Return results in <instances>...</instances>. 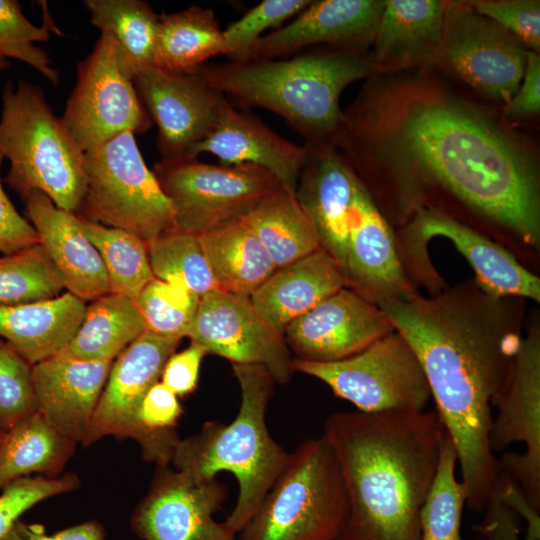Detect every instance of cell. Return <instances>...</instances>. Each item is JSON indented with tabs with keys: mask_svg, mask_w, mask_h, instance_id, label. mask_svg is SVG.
Listing matches in <instances>:
<instances>
[{
	"mask_svg": "<svg viewBox=\"0 0 540 540\" xmlns=\"http://www.w3.org/2000/svg\"><path fill=\"white\" fill-rule=\"evenodd\" d=\"M2 432H3V430L0 429V436H1Z\"/></svg>",
	"mask_w": 540,
	"mask_h": 540,
	"instance_id": "11a10c76",
	"label": "cell"
},
{
	"mask_svg": "<svg viewBox=\"0 0 540 540\" xmlns=\"http://www.w3.org/2000/svg\"><path fill=\"white\" fill-rule=\"evenodd\" d=\"M394 330L378 305L344 287L293 320L284 338L296 359L333 362L361 352Z\"/></svg>",
	"mask_w": 540,
	"mask_h": 540,
	"instance_id": "ffe728a7",
	"label": "cell"
},
{
	"mask_svg": "<svg viewBox=\"0 0 540 540\" xmlns=\"http://www.w3.org/2000/svg\"><path fill=\"white\" fill-rule=\"evenodd\" d=\"M75 444L38 411L22 417L0 436V491L32 473L57 474L72 455Z\"/></svg>",
	"mask_w": 540,
	"mask_h": 540,
	"instance_id": "1f68e13d",
	"label": "cell"
},
{
	"mask_svg": "<svg viewBox=\"0 0 540 540\" xmlns=\"http://www.w3.org/2000/svg\"><path fill=\"white\" fill-rule=\"evenodd\" d=\"M84 153L87 185L74 214L146 243L177 230L172 204L146 166L133 133L118 134Z\"/></svg>",
	"mask_w": 540,
	"mask_h": 540,
	"instance_id": "ba28073f",
	"label": "cell"
},
{
	"mask_svg": "<svg viewBox=\"0 0 540 540\" xmlns=\"http://www.w3.org/2000/svg\"><path fill=\"white\" fill-rule=\"evenodd\" d=\"M145 331L146 323L136 302L109 292L86 306L78 330L57 356L81 361H113Z\"/></svg>",
	"mask_w": 540,
	"mask_h": 540,
	"instance_id": "f1b7e54d",
	"label": "cell"
},
{
	"mask_svg": "<svg viewBox=\"0 0 540 540\" xmlns=\"http://www.w3.org/2000/svg\"><path fill=\"white\" fill-rule=\"evenodd\" d=\"M496 484L505 504L527 523V532L523 540H539V511L531 505L519 485L504 472L500 471Z\"/></svg>",
	"mask_w": 540,
	"mask_h": 540,
	"instance_id": "816d5d0a",
	"label": "cell"
},
{
	"mask_svg": "<svg viewBox=\"0 0 540 540\" xmlns=\"http://www.w3.org/2000/svg\"><path fill=\"white\" fill-rule=\"evenodd\" d=\"M484 511L482 523L474 527L480 536L485 540H520L517 514L501 498L496 482Z\"/></svg>",
	"mask_w": 540,
	"mask_h": 540,
	"instance_id": "681fc988",
	"label": "cell"
},
{
	"mask_svg": "<svg viewBox=\"0 0 540 540\" xmlns=\"http://www.w3.org/2000/svg\"><path fill=\"white\" fill-rule=\"evenodd\" d=\"M104 530L95 521H88L49 535L39 524L17 521L0 540H103Z\"/></svg>",
	"mask_w": 540,
	"mask_h": 540,
	"instance_id": "f907efd6",
	"label": "cell"
},
{
	"mask_svg": "<svg viewBox=\"0 0 540 540\" xmlns=\"http://www.w3.org/2000/svg\"><path fill=\"white\" fill-rule=\"evenodd\" d=\"M3 156L0 153V166ZM39 244L32 224L21 216L3 189L0 177V253L12 254Z\"/></svg>",
	"mask_w": 540,
	"mask_h": 540,
	"instance_id": "7dc6e473",
	"label": "cell"
},
{
	"mask_svg": "<svg viewBox=\"0 0 540 540\" xmlns=\"http://www.w3.org/2000/svg\"><path fill=\"white\" fill-rule=\"evenodd\" d=\"M200 296L179 283L153 278L135 301L147 331L182 339L193 322Z\"/></svg>",
	"mask_w": 540,
	"mask_h": 540,
	"instance_id": "f35d334b",
	"label": "cell"
},
{
	"mask_svg": "<svg viewBox=\"0 0 540 540\" xmlns=\"http://www.w3.org/2000/svg\"><path fill=\"white\" fill-rule=\"evenodd\" d=\"M540 111V58L528 51L522 81L517 92L505 104V118L516 120L538 115Z\"/></svg>",
	"mask_w": 540,
	"mask_h": 540,
	"instance_id": "c3c4849f",
	"label": "cell"
},
{
	"mask_svg": "<svg viewBox=\"0 0 540 540\" xmlns=\"http://www.w3.org/2000/svg\"><path fill=\"white\" fill-rule=\"evenodd\" d=\"M333 145L383 215L401 225L447 200L539 248L535 154L424 69L369 77L342 111Z\"/></svg>",
	"mask_w": 540,
	"mask_h": 540,
	"instance_id": "6da1fadb",
	"label": "cell"
},
{
	"mask_svg": "<svg viewBox=\"0 0 540 540\" xmlns=\"http://www.w3.org/2000/svg\"><path fill=\"white\" fill-rule=\"evenodd\" d=\"M481 15L493 20L530 51L540 49V2L538 0L470 1Z\"/></svg>",
	"mask_w": 540,
	"mask_h": 540,
	"instance_id": "ee69618b",
	"label": "cell"
},
{
	"mask_svg": "<svg viewBox=\"0 0 540 540\" xmlns=\"http://www.w3.org/2000/svg\"><path fill=\"white\" fill-rule=\"evenodd\" d=\"M180 339L145 331L112 363L105 386L82 442L89 446L106 436L135 440L146 461L169 465L170 457L139 421V410L147 392L160 381L167 359Z\"/></svg>",
	"mask_w": 540,
	"mask_h": 540,
	"instance_id": "9a60e30c",
	"label": "cell"
},
{
	"mask_svg": "<svg viewBox=\"0 0 540 540\" xmlns=\"http://www.w3.org/2000/svg\"><path fill=\"white\" fill-rule=\"evenodd\" d=\"M218 288L250 297L277 269L254 232L242 221L199 235Z\"/></svg>",
	"mask_w": 540,
	"mask_h": 540,
	"instance_id": "f546056e",
	"label": "cell"
},
{
	"mask_svg": "<svg viewBox=\"0 0 540 540\" xmlns=\"http://www.w3.org/2000/svg\"><path fill=\"white\" fill-rule=\"evenodd\" d=\"M343 274L346 288L381 305L416 293L401 262L396 236L371 194L350 232Z\"/></svg>",
	"mask_w": 540,
	"mask_h": 540,
	"instance_id": "603a6c76",
	"label": "cell"
},
{
	"mask_svg": "<svg viewBox=\"0 0 540 540\" xmlns=\"http://www.w3.org/2000/svg\"><path fill=\"white\" fill-rule=\"evenodd\" d=\"M473 540H485L482 536L478 535L477 537H475Z\"/></svg>",
	"mask_w": 540,
	"mask_h": 540,
	"instance_id": "db71d44e",
	"label": "cell"
},
{
	"mask_svg": "<svg viewBox=\"0 0 540 540\" xmlns=\"http://www.w3.org/2000/svg\"><path fill=\"white\" fill-rule=\"evenodd\" d=\"M91 23L114 43L123 71L132 79L154 66L159 16L140 0H86Z\"/></svg>",
	"mask_w": 540,
	"mask_h": 540,
	"instance_id": "836d02e7",
	"label": "cell"
},
{
	"mask_svg": "<svg viewBox=\"0 0 540 540\" xmlns=\"http://www.w3.org/2000/svg\"><path fill=\"white\" fill-rule=\"evenodd\" d=\"M310 3L309 0H264L248 10L223 30L228 61L248 60L251 49L265 30L280 28Z\"/></svg>",
	"mask_w": 540,
	"mask_h": 540,
	"instance_id": "60d3db41",
	"label": "cell"
},
{
	"mask_svg": "<svg viewBox=\"0 0 540 540\" xmlns=\"http://www.w3.org/2000/svg\"><path fill=\"white\" fill-rule=\"evenodd\" d=\"M306 146L307 157L295 195L317 233L320 247L343 272L349 235L369 191L334 145Z\"/></svg>",
	"mask_w": 540,
	"mask_h": 540,
	"instance_id": "d6986e66",
	"label": "cell"
},
{
	"mask_svg": "<svg viewBox=\"0 0 540 540\" xmlns=\"http://www.w3.org/2000/svg\"><path fill=\"white\" fill-rule=\"evenodd\" d=\"M78 486L74 474L59 478L22 477L6 485L0 494V539L34 505L52 496L71 491Z\"/></svg>",
	"mask_w": 540,
	"mask_h": 540,
	"instance_id": "7bdbcfd3",
	"label": "cell"
},
{
	"mask_svg": "<svg viewBox=\"0 0 540 540\" xmlns=\"http://www.w3.org/2000/svg\"><path fill=\"white\" fill-rule=\"evenodd\" d=\"M292 368L321 380L363 413L423 412L431 399L416 354L396 330L348 358L333 362L294 358Z\"/></svg>",
	"mask_w": 540,
	"mask_h": 540,
	"instance_id": "9c48e42d",
	"label": "cell"
},
{
	"mask_svg": "<svg viewBox=\"0 0 540 540\" xmlns=\"http://www.w3.org/2000/svg\"><path fill=\"white\" fill-rule=\"evenodd\" d=\"M307 152L306 145L288 141L227 102L214 130L187 157L211 153L221 165L254 164L272 173L286 190L295 193Z\"/></svg>",
	"mask_w": 540,
	"mask_h": 540,
	"instance_id": "484cf974",
	"label": "cell"
},
{
	"mask_svg": "<svg viewBox=\"0 0 540 540\" xmlns=\"http://www.w3.org/2000/svg\"><path fill=\"white\" fill-rule=\"evenodd\" d=\"M85 310V301L69 292L49 300L0 306V337L34 365L67 346Z\"/></svg>",
	"mask_w": 540,
	"mask_h": 540,
	"instance_id": "83f0119b",
	"label": "cell"
},
{
	"mask_svg": "<svg viewBox=\"0 0 540 540\" xmlns=\"http://www.w3.org/2000/svg\"><path fill=\"white\" fill-rule=\"evenodd\" d=\"M63 289L40 244L0 257V306L53 299Z\"/></svg>",
	"mask_w": 540,
	"mask_h": 540,
	"instance_id": "74e56055",
	"label": "cell"
},
{
	"mask_svg": "<svg viewBox=\"0 0 540 540\" xmlns=\"http://www.w3.org/2000/svg\"><path fill=\"white\" fill-rule=\"evenodd\" d=\"M112 363L55 356L34 364L37 411L61 435L82 443Z\"/></svg>",
	"mask_w": 540,
	"mask_h": 540,
	"instance_id": "d4e9b609",
	"label": "cell"
},
{
	"mask_svg": "<svg viewBox=\"0 0 540 540\" xmlns=\"http://www.w3.org/2000/svg\"><path fill=\"white\" fill-rule=\"evenodd\" d=\"M153 173L172 204L177 229L196 235L242 220L281 186L260 166L214 165L197 157L161 160Z\"/></svg>",
	"mask_w": 540,
	"mask_h": 540,
	"instance_id": "30bf717a",
	"label": "cell"
},
{
	"mask_svg": "<svg viewBox=\"0 0 540 540\" xmlns=\"http://www.w3.org/2000/svg\"><path fill=\"white\" fill-rule=\"evenodd\" d=\"M527 52L470 2H447L437 65L479 94L507 104L522 81Z\"/></svg>",
	"mask_w": 540,
	"mask_h": 540,
	"instance_id": "5bb4252c",
	"label": "cell"
},
{
	"mask_svg": "<svg viewBox=\"0 0 540 540\" xmlns=\"http://www.w3.org/2000/svg\"><path fill=\"white\" fill-rule=\"evenodd\" d=\"M397 248L403 267L424 275L427 286L440 291L445 286L427 255V244L434 237L449 239L475 273L474 280L487 293L540 301V278L523 266L501 244L466 223L434 209L416 212L404 225Z\"/></svg>",
	"mask_w": 540,
	"mask_h": 540,
	"instance_id": "8fae6325",
	"label": "cell"
},
{
	"mask_svg": "<svg viewBox=\"0 0 540 540\" xmlns=\"http://www.w3.org/2000/svg\"><path fill=\"white\" fill-rule=\"evenodd\" d=\"M346 287L342 269L323 248L274 273L250 295L257 311L284 335L287 326Z\"/></svg>",
	"mask_w": 540,
	"mask_h": 540,
	"instance_id": "4316f807",
	"label": "cell"
},
{
	"mask_svg": "<svg viewBox=\"0 0 540 540\" xmlns=\"http://www.w3.org/2000/svg\"><path fill=\"white\" fill-rule=\"evenodd\" d=\"M181 414L182 407L178 397L160 381L147 392L139 410V421L142 427L155 439L170 459L180 440L176 426Z\"/></svg>",
	"mask_w": 540,
	"mask_h": 540,
	"instance_id": "f6af8a7d",
	"label": "cell"
},
{
	"mask_svg": "<svg viewBox=\"0 0 540 540\" xmlns=\"http://www.w3.org/2000/svg\"><path fill=\"white\" fill-rule=\"evenodd\" d=\"M241 403L228 424L207 421L195 434L180 439L174 449L173 468L195 481L233 474L238 483L234 508L224 521L236 535L251 519L264 496L285 467L290 453L270 434L266 410L275 380L258 364H232Z\"/></svg>",
	"mask_w": 540,
	"mask_h": 540,
	"instance_id": "5b68a950",
	"label": "cell"
},
{
	"mask_svg": "<svg viewBox=\"0 0 540 540\" xmlns=\"http://www.w3.org/2000/svg\"><path fill=\"white\" fill-rule=\"evenodd\" d=\"M242 221L257 236L276 268L320 248L317 233L295 193L282 185L266 196Z\"/></svg>",
	"mask_w": 540,
	"mask_h": 540,
	"instance_id": "d6a6232c",
	"label": "cell"
},
{
	"mask_svg": "<svg viewBox=\"0 0 540 540\" xmlns=\"http://www.w3.org/2000/svg\"><path fill=\"white\" fill-rule=\"evenodd\" d=\"M226 53L223 30L210 9L192 6L159 16L154 66L172 73H194Z\"/></svg>",
	"mask_w": 540,
	"mask_h": 540,
	"instance_id": "4dcf8cb0",
	"label": "cell"
},
{
	"mask_svg": "<svg viewBox=\"0 0 540 540\" xmlns=\"http://www.w3.org/2000/svg\"><path fill=\"white\" fill-rule=\"evenodd\" d=\"M457 464L456 450L445 431L436 474L420 513L419 540H462L460 528L466 492L455 475Z\"/></svg>",
	"mask_w": 540,
	"mask_h": 540,
	"instance_id": "d590c367",
	"label": "cell"
},
{
	"mask_svg": "<svg viewBox=\"0 0 540 540\" xmlns=\"http://www.w3.org/2000/svg\"><path fill=\"white\" fill-rule=\"evenodd\" d=\"M48 39L47 28L26 19L17 1L0 0V55L27 63L56 85L59 76L47 53L33 45Z\"/></svg>",
	"mask_w": 540,
	"mask_h": 540,
	"instance_id": "ab89813d",
	"label": "cell"
},
{
	"mask_svg": "<svg viewBox=\"0 0 540 540\" xmlns=\"http://www.w3.org/2000/svg\"><path fill=\"white\" fill-rule=\"evenodd\" d=\"M523 301L489 294L472 279L379 305L422 366L457 453L466 505L477 513L500 473L489 443L492 408L524 334Z\"/></svg>",
	"mask_w": 540,
	"mask_h": 540,
	"instance_id": "7a4b0ae2",
	"label": "cell"
},
{
	"mask_svg": "<svg viewBox=\"0 0 540 540\" xmlns=\"http://www.w3.org/2000/svg\"><path fill=\"white\" fill-rule=\"evenodd\" d=\"M196 73L209 87L243 107L270 110L288 122L306 145H333L351 83L372 76L368 54L332 49L272 60L204 64Z\"/></svg>",
	"mask_w": 540,
	"mask_h": 540,
	"instance_id": "277c9868",
	"label": "cell"
},
{
	"mask_svg": "<svg viewBox=\"0 0 540 540\" xmlns=\"http://www.w3.org/2000/svg\"><path fill=\"white\" fill-rule=\"evenodd\" d=\"M227 494L226 485L216 478L195 481L168 465L158 466L132 515V529L144 540H237L214 518Z\"/></svg>",
	"mask_w": 540,
	"mask_h": 540,
	"instance_id": "e0dca14e",
	"label": "cell"
},
{
	"mask_svg": "<svg viewBox=\"0 0 540 540\" xmlns=\"http://www.w3.org/2000/svg\"><path fill=\"white\" fill-rule=\"evenodd\" d=\"M133 81L157 125L161 160L187 157L214 130L228 102L196 73H172L152 66Z\"/></svg>",
	"mask_w": 540,
	"mask_h": 540,
	"instance_id": "ac0fdd59",
	"label": "cell"
},
{
	"mask_svg": "<svg viewBox=\"0 0 540 540\" xmlns=\"http://www.w3.org/2000/svg\"><path fill=\"white\" fill-rule=\"evenodd\" d=\"M497 415L489 435L494 454L511 444L525 452H507L500 471L515 481L531 505L540 510V319L532 314L515 354L508 380L493 403Z\"/></svg>",
	"mask_w": 540,
	"mask_h": 540,
	"instance_id": "4fadbf2b",
	"label": "cell"
},
{
	"mask_svg": "<svg viewBox=\"0 0 540 540\" xmlns=\"http://www.w3.org/2000/svg\"><path fill=\"white\" fill-rule=\"evenodd\" d=\"M8 62L5 60L3 56L0 55V69H5L8 67Z\"/></svg>",
	"mask_w": 540,
	"mask_h": 540,
	"instance_id": "f5cc1de1",
	"label": "cell"
},
{
	"mask_svg": "<svg viewBox=\"0 0 540 540\" xmlns=\"http://www.w3.org/2000/svg\"><path fill=\"white\" fill-rule=\"evenodd\" d=\"M384 5L382 0L311 1L287 25L261 36L248 60L286 58L316 44L361 51L372 43Z\"/></svg>",
	"mask_w": 540,
	"mask_h": 540,
	"instance_id": "44dd1931",
	"label": "cell"
},
{
	"mask_svg": "<svg viewBox=\"0 0 540 540\" xmlns=\"http://www.w3.org/2000/svg\"><path fill=\"white\" fill-rule=\"evenodd\" d=\"M147 249L155 278L182 284L200 297L218 288L199 235L177 229L147 243Z\"/></svg>",
	"mask_w": 540,
	"mask_h": 540,
	"instance_id": "8d00e7d4",
	"label": "cell"
},
{
	"mask_svg": "<svg viewBox=\"0 0 540 540\" xmlns=\"http://www.w3.org/2000/svg\"><path fill=\"white\" fill-rule=\"evenodd\" d=\"M33 365L0 337V429L37 411Z\"/></svg>",
	"mask_w": 540,
	"mask_h": 540,
	"instance_id": "b9f144b4",
	"label": "cell"
},
{
	"mask_svg": "<svg viewBox=\"0 0 540 540\" xmlns=\"http://www.w3.org/2000/svg\"><path fill=\"white\" fill-rule=\"evenodd\" d=\"M27 220L67 292L93 301L110 292L106 270L95 246L79 227L76 215L56 207L34 190L24 198Z\"/></svg>",
	"mask_w": 540,
	"mask_h": 540,
	"instance_id": "7402d4cb",
	"label": "cell"
},
{
	"mask_svg": "<svg viewBox=\"0 0 540 540\" xmlns=\"http://www.w3.org/2000/svg\"><path fill=\"white\" fill-rule=\"evenodd\" d=\"M206 354L202 347L192 342L184 350L174 352L164 365L160 382L177 397L191 394L197 388L201 362Z\"/></svg>",
	"mask_w": 540,
	"mask_h": 540,
	"instance_id": "bcb514c9",
	"label": "cell"
},
{
	"mask_svg": "<svg viewBox=\"0 0 540 540\" xmlns=\"http://www.w3.org/2000/svg\"><path fill=\"white\" fill-rule=\"evenodd\" d=\"M445 428L436 411L328 416L348 511L338 540H419Z\"/></svg>",
	"mask_w": 540,
	"mask_h": 540,
	"instance_id": "3957f363",
	"label": "cell"
},
{
	"mask_svg": "<svg viewBox=\"0 0 540 540\" xmlns=\"http://www.w3.org/2000/svg\"><path fill=\"white\" fill-rule=\"evenodd\" d=\"M61 120L83 152L123 132L144 133L152 126L108 36L101 34L92 52L78 64L76 84Z\"/></svg>",
	"mask_w": 540,
	"mask_h": 540,
	"instance_id": "7c38bea8",
	"label": "cell"
},
{
	"mask_svg": "<svg viewBox=\"0 0 540 540\" xmlns=\"http://www.w3.org/2000/svg\"><path fill=\"white\" fill-rule=\"evenodd\" d=\"M76 219L101 256L110 292L136 301L143 288L154 278L147 243L127 231L106 227L77 215Z\"/></svg>",
	"mask_w": 540,
	"mask_h": 540,
	"instance_id": "e575fe53",
	"label": "cell"
},
{
	"mask_svg": "<svg viewBox=\"0 0 540 540\" xmlns=\"http://www.w3.org/2000/svg\"><path fill=\"white\" fill-rule=\"evenodd\" d=\"M347 511L337 458L321 435L290 453L237 540H338Z\"/></svg>",
	"mask_w": 540,
	"mask_h": 540,
	"instance_id": "52a82bcc",
	"label": "cell"
},
{
	"mask_svg": "<svg viewBox=\"0 0 540 540\" xmlns=\"http://www.w3.org/2000/svg\"><path fill=\"white\" fill-rule=\"evenodd\" d=\"M186 337L207 354L221 356L232 364L262 365L280 384H286L294 372L284 335L246 296L219 288L201 296Z\"/></svg>",
	"mask_w": 540,
	"mask_h": 540,
	"instance_id": "2e32d148",
	"label": "cell"
},
{
	"mask_svg": "<svg viewBox=\"0 0 540 540\" xmlns=\"http://www.w3.org/2000/svg\"><path fill=\"white\" fill-rule=\"evenodd\" d=\"M0 153L10 161L5 182L22 199L37 190L56 207L77 212L87 185L85 153L53 113L39 87L23 81L16 90L6 86Z\"/></svg>",
	"mask_w": 540,
	"mask_h": 540,
	"instance_id": "8992f818",
	"label": "cell"
},
{
	"mask_svg": "<svg viewBox=\"0 0 540 540\" xmlns=\"http://www.w3.org/2000/svg\"><path fill=\"white\" fill-rule=\"evenodd\" d=\"M447 1L387 0L368 54L372 76L437 65Z\"/></svg>",
	"mask_w": 540,
	"mask_h": 540,
	"instance_id": "cb8c5ba5",
	"label": "cell"
}]
</instances>
